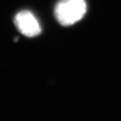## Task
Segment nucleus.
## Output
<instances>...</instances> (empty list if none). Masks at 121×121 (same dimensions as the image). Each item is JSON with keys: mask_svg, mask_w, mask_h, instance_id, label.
Wrapping results in <instances>:
<instances>
[{"mask_svg": "<svg viewBox=\"0 0 121 121\" xmlns=\"http://www.w3.org/2000/svg\"><path fill=\"white\" fill-rule=\"evenodd\" d=\"M87 10L85 0H60L55 8L57 21L64 26L80 21Z\"/></svg>", "mask_w": 121, "mask_h": 121, "instance_id": "nucleus-1", "label": "nucleus"}, {"mask_svg": "<svg viewBox=\"0 0 121 121\" xmlns=\"http://www.w3.org/2000/svg\"><path fill=\"white\" fill-rule=\"evenodd\" d=\"M15 24L23 35L36 37L41 33V26L34 14L29 10L19 12L15 17Z\"/></svg>", "mask_w": 121, "mask_h": 121, "instance_id": "nucleus-2", "label": "nucleus"}]
</instances>
